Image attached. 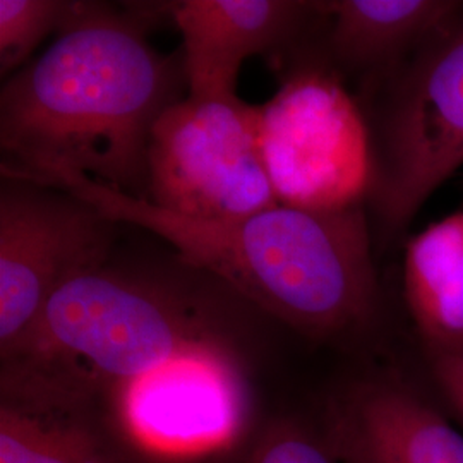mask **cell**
<instances>
[{
	"label": "cell",
	"instance_id": "1",
	"mask_svg": "<svg viewBox=\"0 0 463 463\" xmlns=\"http://www.w3.org/2000/svg\"><path fill=\"white\" fill-rule=\"evenodd\" d=\"M155 7L83 2L38 59L0 91L2 177L43 183L80 175L146 199L158 117L183 99L181 59L153 49Z\"/></svg>",
	"mask_w": 463,
	"mask_h": 463
},
{
	"label": "cell",
	"instance_id": "2",
	"mask_svg": "<svg viewBox=\"0 0 463 463\" xmlns=\"http://www.w3.org/2000/svg\"><path fill=\"white\" fill-rule=\"evenodd\" d=\"M36 184L64 189L120 225L164 237L185 265L213 275L309 340H347L369 330L380 315L364 204L338 212L277 204L239 220L204 222L172 215L80 175Z\"/></svg>",
	"mask_w": 463,
	"mask_h": 463
},
{
	"label": "cell",
	"instance_id": "3",
	"mask_svg": "<svg viewBox=\"0 0 463 463\" xmlns=\"http://www.w3.org/2000/svg\"><path fill=\"white\" fill-rule=\"evenodd\" d=\"M213 315L164 283L101 266L74 277L45 306L11 371L101 400L194 348L225 342Z\"/></svg>",
	"mask_w": 463,
	"mask_h": 463
},
{
	"label": "cell",
	"instance_id": "4",
	"mask_svg": "<svg viewBox=\"0 0 463 463\" xmlns=\"http://www.w3.org/2000/svg\"><path fill=\"white\" fill-rule=\"evenodd\" d=\"M392 81L367 196L383 241L463 165V9Z\"/></svg>",
	"mask_w": 463,
	"mask_h": 463
},
{
	"label": "cell",
	"instance_id": "5",
	"mask_svg": "<svg viewBox=\"0 0 463 463\" xmlns=\"http://www.w3.org/2000/svg\"><path fill=\"white\" fill-rule=\"evenodd\" d=\"M260 145L279 204L338 212L367 201L371 131L330 66L294 69L260 105Z\"/></svg>",
	"mask_w": 463,
	"mask_h": 463
},
{
	"label": "cell",
	"instance_id": "6",
	"mask_svg": "<svg viewBox=\"0 0 463 463\" xmlns=\"http://www.w3.org/2000/svg\"><path fill=\"white\" fill-rule=\"evenodd\" d=\"M146 201L204 222L277 206L260 145V105L239 95L172 103L151 131Z\"/></svg>",
	"mask_w": 463,
	"mask_h": 463
},
{
	"label": "cell",
	"instance_id": "7",
	"mask_svg": "<svg viewBox=\"0 0 463 463\" xmlns=\"http://www.w3.org/2000/svg\"><path fill=\"white\" fill-rule=\"evenodd\" d=\"M117 225L64 189L2 177L0 361L24 342L61 287L105 266Z\"/></svg>",
	"mask_w": 463,
	"mask_h": 463
},
{
	"label": "cell",
	"instance_id": "8",
	"mask_svg": "<svg viewBox=\"0 0 463 463\" xmlns=\"http://www.w3.org/2000/svg\"><path fill=\"white\" fill-rule=\"evenodd\" d=\"M249 388L231 340L194 348L112 392L105 405L137 462H187L237 443Z\"/></svg>",
	"mask_w": 463,
	"mask_h": 463
},
{
	"label": "cell",
	"instance_id": "9",
	"mask_svg": "<svg viewBox=\"0 0 463 463\" xmlns=\"http://www.w3.org/2000/svg\"><path fill=\"white\" fill-rule=\"evenodd\" d=\"M321 430L336 463H463V434L397 371L348 381Z\"/></svg>",
	"mask_w": 463,
	"mask_h": 463
},
{
	"label": "cell",
	"instance_id": "10",
	"mask_svg": "<svg viewBox=\"0 0 463 463\" xmlns=\"http://www.w3.org/2000/svg\"><path fill=\"white\" fill-rule=\"evenodd\" d=\"M183 36L187 97H237L242 64L288 49L317 17V2L181 0L162 4Z\"/></svg>",
	"mask_w": 463,
	"mask_h": 463
},
{
	"label": "cell",
	"instance_id": "11",
	"mask_svg": "<svg viewBox=\"0 0 463 463\" xmlns=\"http://www.w3.org/2000/svg\"><path fill=\"white\" fill-rule=\"evenodd\" d=\"M101 400L0 371V463H134Z\"/></svg>",
	"mask_w": 463,
	"mask_h": 463
},
{
	"label": "cell",
	"instance_id": "12",
	"mask_svg": "<svg viewBox=\"0 0 463 463\" xmlns=\"http://www.w3.org/2000/svg\"><path fill=\"white\" fill-rule=\"evenodd\" d=\"M453 0L317 2L326 21V66L369 80L395 76L419 50L460 14Z\"/></svg>",
	"mask_w": 463,
	"mask_h": 463
},
{
	"label": "cell",
	"instance_id": "13",
	"mask_svg": "<svg viewBox=\"0 0 463 463\" xmlns=\"http://www.w3.org/2000/svg\"><path fill=\"white\" fill-rule=\"evenodd\" d=\"M403 296L428 355L463 359V212L409 241Z\"/></svg>",
	"mask_w": 463,
	"mask_h": 463
},
{
	"label": "cell",
	"instance_id": "14",
	"mask_svg": "<svg viewBox=\"0 0 463 463\" xmlns=\"http://www.w3.org/2000/svg\"><path fill=\"white\" fill-rule=\"evenodd\" d=\"M83 2L72 0H0V74L23 69L38 45L61 33Z\"/></svg>",
	"mask_w": 463,
	"mask_h": 463
},
{
	"label": "cell",
	"instance_id": "15",
	"mask_svg": "<svg viewBox=\"0 0 463 463\" xmlns=\"http://www.w3.org/2000/svg\"><path fill=\"white\" fill-rule=\"evenodd\" d=\"M241 463H336L323 430L296 417L271 420Z\"/></svg>",
	"mask_w": 463,
	"mask_h": 463
},
{
	"label": "cell",
	"instance_id": "16",
	"mask_svg": "<svg viewBox=\"0 0 463 463\" xmlns=\"http://www.w3.org/2000/svg\"><path fill=\"white\" fill-rule=\"evenodd\" d=\"M430 376L449 411L463 424V359L430 357Z\"/></svg>",
	"mask_w": 463,
	"mask_h": 463
}]
</instances>
